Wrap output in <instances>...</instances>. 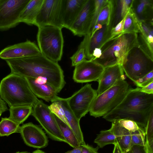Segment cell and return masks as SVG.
Instances as JSON below:
<instances>
[{"mask_svg":"<svg viewBox=\"0 0 153 153\" xmlns=\"http://www.w3.org/2000/svg\"><path fill=\"white\" fill-rule=\"evenodd\" d=\"M138 45L137 33H122L107 41L100 48L101 56L93 61L104 68L122 65L129 52Z\"/></svg>","mask_w":153,"mask_h":153,"instance_id":"4","label":"cell"},{"mask_svg":"<svg viewBox=\"0 0 153 153\" xmlns=\"http://www.w3.org/2000/svg\"><path fill=\"white\" fill-rule=\"evenodd\" d=\"M43 1V0H30L20 15V22L34 25Z\"/></svg>","mask_w":153,"mask_h":153,"instance_id":"23","label":"cell"},{"mask_svg":"<svg viewBox=\"0 0 153 153\" xmlns=\"http://www.w3.org/2000/svg\"><path fill=\"white\" fill-rule=\"evenodd\" d=\"M1 114H2L1 113H0V117Z\"/></svg>","mask_w":153,"mask_h":153,"instance_id":"50","label":"cell"},{"mask_svg":"<svg viewBox=\"0 0 153 153\" xmlns=\"http://www.w3.org/2000/svg\"><path fill=\"white\" fill-rule=\"evenodd\" d=\"M140 88H129L121 102L103 118L111 122L120 119L131 120L145 129L153 111V94L143 93Z\"/></svg>","mask_w":153,"mask_h":153,"instance_id":"2","label":"cell"},{"mask_svg":"<svg viewBox=\"0 0 153 153\" xmlns=\"http://www.w3.org/2000/svg\"><path fill=\"white\" fill-rule=\"evenodd\" d=\"M108 0H94L95 8L93 14L92 23L88 34L90 35L96 24V22L103 7L106 4Z\"/></svg>","mask_w":153,"mask_h":153,"instance_id":"36","label":"cell"},{"mask_svg":"<svg viewBox=\"0 0 153 153\" xmlns=\"http://www.w3.org/2000/svg\"><path fill=\"white\" fill-rule=\"evenodd\" d=\"M95 8L94 0H87L79 14L69 30L75 36L88 34Z\"/></svg>","mask_w":153,"mask_h":153,"instance_id":"13","label":"cell"},{"mask_svg":"<svg viewBox=\"0 0 153 153\" xmlns=\"http://www.w3.org/2000/svg\"><path fill=\"white\" fill-rule=\"evenodd\" d=\"M41 54L38 47L35 43L27 40L5 48L0 52V58L6 60L34 56Z\"/></svg>","mask_w":153,"mask_h":153,"instance_id":"15","label":"cell"},{"mask_svg":"<svg viewBox=\"0 0 153 153\" xmlns=\"http://www.w3.org/2000/svg\"><path fill=\"white\" fill-rule=\"evenodd\" d=\"M117 120L119 123L123 127L128 131L132 132L136 131L142 127L133 121L126 120L120 119Z\"/></svg>","mask_w":153,"mask_h":153,"instance_id":"38","label":"cell"},{"mask_svg":"<svg viewBox=\"0 0 153 153\" xmlns=\"http://www.w3.org/2000/svg\"><path fill=\"white\" fill-rule=\"evenodd\" d=\"M32 153H45L44 152L39 149L33 151Z\"/></svg>","mask_w":153,"mask_h":153,"instance_id":"48","label":"cell"},{"mask_svg":"<svg viewBox=\"0 0 153 153\" xmlns=\"http://www.w3.org/2000/svg\"><path fill=\"white\" fill-rule=\"evenodd\" d=\"M113 27L111 23L104 25L102 27L91 35L87 34L84 36L79 45L84 48L86 59L92 60V54L96 48H101L110 38L111 29Z\"/></svg>","mask_w":153,"mask_h":153,"instance_id":"14","label":"cell"},{"mask_svg":"<svg viewBox=\"0 0 153 153\" xmlns=\"http://www.w3.org/2000/svg\"><path fill=\"white\" fill-rule=\"evenodd\" d=\"M131 148L135 145L145 146L146 139L145 128L141 127L136 131L131 132Z\"/></svg>","mask_w":153,"mask_h":153,"instance_id":"32","label":"cell"},{"mask_svg":"<svg viewBox=\"0 0 153 153\" xmlns=\"http://www.w3.org/2000/svg\"><path fill=\"white\" fill-rule=\"evenodd\" d=\"M137 34L139 47L150 58L153 59V45L148 43L141 33Z\"/></svg>","mask_w":153,"mask_h":153,"instance_id":"34","label":"cell"},{"mask_svg":"<svg viewBox=\"0 0 153 153\" xmlns=\"http://www.w3.org/2000/svg\"><path fill=\"white\" fill-rule=\"evenodd\" d=\"M123 153H147L145 146H133L129 149Z\"/></svg>","mask_w":153,"mask_h":153,"instance_id":"42","label":"cell"},{"mask_svg":"<svg viewBox=\"0 0 153 153\" xmlns=\"http://www.w3.org/2000/svg\"><path fill=\"white\" fill-rule=\"evenodd\" d=\"M97 95V90L92 87L91 84L87 83L67 99L70 108L80 120L89 112L91 104Z\"/></svg>","mask_w":153,"mask_h":153,"instance_id":"10","label":"cell"},{"mask_svg":"<svg viewBox=\"0 0 153 153\" xmlns=\"http://www.w3.org/2000/svg\"><path fill=\"white\" fill-rule=\"evenodd\" d=\"M25 78L35 96L47 102H52L59 93L56 88L44 79Z\"/></svg>","mask_w":153,"mask_h":153,"instance_id":"17","label":"cell"},{"mask_svg":"<svg viewBox=\"0 0 153 153\" xmlns=\"http://www.w3.org/2000/svg\"><path fill=\"white\" fill-rule=\"evenodd\" d=\"M133 0H114L112 19L113 27L122 20L130 9Z\"/></svg>","mask_w":153,"mask_h":153,"instance_id":"24","label":"cell"},{"mask_svg":"<svg viewBox=\"0 0 153 153\" xmlns=\"http://www.w3.org/2000/svg\"><path fill=\"white\" fill-rule=\"evenodd\" d=\"M54 114L60 130L67 143L73 148L80 147L81 144L70 126Z\"/></svg>","mask_w":153,"mask_h":153,"instance_id":"26","label":"cell"},{"mask_svg":"<svg viewBox=\"0 0 153 153\" xmlns=\"http://www.w3.org/2000/svg\"><path fill=\"white\" fill-rule=\"evenodd\" d=\"M87 0H62L61 20L62 28L69 30Z\"/></svg>","mask_w":153,"mask_h":153,"instance_id":"19","label":"cell"},{"mask_svg":"<svg viewBox=\"0 0 153 153\" xmlns=\"http://www.w3.org/2000/svg\"><path fill=\"white\" fill-rule=\"evenodd\" d=\"M19 133L28 146L37 149L43 148L48 145L47 137L42 128L32 123L20 126Z\"/></svg>","mask_w":153,"mask_h":153,"instance_id":"16","label":"cell"},{"mask_svg":"<svg viewBox=\"0 0 153 153\" xmlns=\"http://www.w3.org/2000/svg\"><path fill=\"white\" fill-rule=\"evenodd\" d=\"M131 9L139 22H153V0H133Z\"/></svg>","mask_w":153,"mask_h":153,"instance_id":"21","label":"cell"},{"mask_svg":"<svg viewBox=\"0 0 153 153\" xmlns=\"http://www.w3.org/2000/svg\"><path fill=\"white\" fill-rule=\"evenodd\" d=\"M124 73L122 66L120 65L116 64L105 68L97 80V95L111 88L119 80L125 79Z\"/></svg>","mask_w":153,"mask_h":153,"instance_id":"18","label":"cell"},{"mask_svg":"<svg viewBox=\"0 0 153 153\" xmlns=\"http://www.w3.org/2000/svg\"><path fill=\"white\" fill-rule=\"evenodd\" d=\"M94 142L100 148L108 144L114 145L117 143L115 136L109 129L100 131L97 135Z\"/></svg>","mask_w":153,"mask_h":153,"instance_id":"30","label":"cell"},{"mask_svg":"<svg viewBox=\"0 0 153 153\" xmlns=\"http://www.w3.org/2000/svg\"><path fill=\"white\" fill-rule=\"evenodd\" d=\"M140 91L148 94H153V82L146 86L140 88Z\"/></svg>","mask_w":153,"mask_h":153,"instance_id":"43","label":"cell"},{"mask_svg":"<svg viewBox=\"0 0 153 153\" xmlns=\"http://www.w3.org/2000/svg\"><path fill=\"white\" fill-rule=\"evenodd\" d=\"M82 153H99L98 146L94 148L88 144H80Z\"/></svg>","mask_w":153,"mask_h":153,"instance_id":"41","label":"cell"},{"mask_svg":"<svg viewBox=\"0 0 153 153\" xmlns=\"http://www.w3.org/2000/svg\"><path fill=\"white\" fill-rule=\"evenodd\" d=\"M102 55V51L100 48H96L93 51L92 60H94L95 59L99 58Z\"/></svg>","mask_w":153,"mask_h":153,"instance_id":"44","label":"cell"},{"mask_svg":"<svg viewBox=\"0 0 153 153\" xmlns=\"http://www.w3.org/2000/svg\"><path fill=\"white\" fill-rule=\"evenodd\" d=\"M11 73L25 77L42 78L59 92L65 85L63 71L58 62L41 54L5 60Z\"/></svg>","mask_w":153,"mask_h":153,"instance_id":"1","label":"cell"},{"mask_svg":"<svg viewBox=\"0 0 153 153\" xmlns=\"http://www.w3.org/2000/svg\"><path fill=\"white\" fill-rule=\"evenodd\" d=\"M20 125L8 118H2L0 122V136H8L15 133H19Z\"/></svg>","mask_w":153,"mask_h":153,"instance_id":"29","label":"cell"},{"mask_svg":"<svg viewBox=\"0 0 153 153\" xmlns=\"http://www.w3.org/2000/svg\"><path fill=\"white\" fill-rule=\"evenodd\" d=\"M71 150L68 151L65 153H82V149L80 147L78 148H74Z\"/></svg>","mask_w":153,"mask_h":153,"instance_id":"46","label":"cell"},{"mask_svg":"<svg viewBox=\"0 0 153 153\" xmlns=\"http://www.w3.org/2000/svg\"><path fill=\"white\" fill-rule=\"evenodd\" d=\"M31 114L51 139L67 143L53 114L49 109L48 106L42 101L38 100L34 105Z\"/></svg>","mask_w":153,"mask_h":153,"instance_id":"8","label":"cell"},{"mask_svg":"<svg viewBox=\"0 0 153 153\" xmlns=\"http://www.w3.org/2000/svg\"><path fill=\"white\" fill-rule=\"evenodd\" d=\"M125 17L111 29L109 39L123 33Z\"/></svg>","mask_w":153,"mask_h":153,"instance_id":"40","label":"cell"},{"mask_svg":"<svg viewBox=\"0 0 153 153\" xmlns=\"http://www.w3.org/2000/svg\"><path fill=\"white\" fill-rule=\"evenodd\" d=\"M114 145L113 153H123L117 142Z\"/></svg>","mask_w":153,"mask_h":153,"instance_id":"47","label":"cell"},{"mask_svg":"<svg viewBox=\"0 0 153 153\" xmlns=\"http://www.w3.org/2000/svg\"><path fill=\"white\" fill-rule=\"evenodd\" d=\"M113 6L114 0H108L100 11L95 25H109L111 23Z\"/></svg>","mask_w":153,"mask_h":153,"instance_id":"27","label":"cell"},{"mask_svg":"<svg viewBox=\"0 0 153 153\" xmlns=\"http://www.w3.org/2000/svg\"><path fill=\"white\" fill-rule=\"evenodd\" d=\"M30 0H0V30H7L20 22V15Z\"/></svg>","mask_w":153,"mask_h":153,"instance_id":"9","label":"cell"},{"mask_svg":"<svg viewBox=\"0 0 153 153\" xmlns=\"http://www.w3.org/2000/svg\"><path fill=\"white\" fill-rule=\"evenodd\" d=\"M7 110L6 102L0 97V113L2 114Z\"/></svg>","mask_w":153,"mask_h":153,"instance_id":"45","label":"cell"},{"mask_svg":"<svg viewBox=\"0 0 153 153\" xmlns=\"http://www.w3.org/2000/svg\"><path fill=\"white\" fill-rule=\"evenodd\" d=\"M129 88L127 82L121 79L97 95L91 106L90 115L95 118L103 116L113 110L123 101Z\"/></svg>","mask_w":153,"mask_h":153,"instance_id":"5","label":"cell"},{"mask_svg":"<svg viewBox=\"0 0 153 153\" xmlns=\"http://www.w3.org/2000/svg\"><path fill=\"white\" fill-rule=\"evenodd\" d=\"M70 59L72 66H75L87 59L84 48L79 45L78 50L70 57Z\"/></svg>","mask_w":153,"mask_h":153,"instance_id":"37","label":"cell"},{"mask_svg":"<svg viewBox=\"0 0 153 153\" xmlns=\"http://www.w3.org/2000/svg\"><path fill=\"white\" fill-rule=\"evenodd\" d=\"M145 145L153 146V111L150 114L145 128Z\"/></svg>","mask_w":153,"mask_h":153,"instance_id":"33","label":"cell"},{"mask_svg":"<svg viewBox=\"0 0 153 153\" xmlns=\"http://www.w3.org/2000/svg\"><path fill=\"white\" fill-rule=\"evenodd\" d=\"M51 102V104L48 106V107L51 112L59 119L69 125L63 111L59 102L54 100Z\"/></svg>","mask_w":153,"mask_h":153,"instance_id":"35","label":"cell"},{"mask_svg":"<svg viewBox=\"0 0 153 153\" xmlns=\"http://www.w3.org/2000/svg\"><path fill=\"white\" fill-rule=\"evenodd\" d=\"M153 82V71L134 82L138 87L142 88Z\"/></svg>","mask_w":153,"mask_h":153,"instance_id":"39","label":"cell"},{"mask_svg":"<svg viewBox=\"0 0 153 153\" xmlns=\"http://www.w3.org/2000/svg\"><path fill=\"white\" fill-rule=\"evenodd\" d=\"M54 100L57 101L60 104L69 126L74 132L81 144H85L80 126V120L77 118L70 108L67 98L57 96Z\"/></svg>","mask_w":153,"mask_h":153,"instance_id":"20","label":"cell"},{"mask_svg":"<svg viewBox=\"0 0 153 153\" xmlns=\"http://www.w3.org/2000/svg\"><path fill=\"white\" fill-rule=\"evenodd\" d=\"M139 24L140 33L148 43L153 45V22H139Z\"/></svg>","mask_w":153,"mask_h":153,"instance_id":"31","label":"cell"},{"mask_svg":"<svg viewBox=\"0 0 153 153\" xmlns=\"http://www.w3.org/2000/svg\"><path fill=\"white\" fill-rule=\"evenodd\" d=\"M15 153H30L29 152H27L25 151V152H17Z\"/></svg>","mask_w":153,"mask_h":153,"instance_id":"49","label":"cell"},{"mask_svg":"<svg viewBox=\"0 0 153 153\" xmlns=\"http://www.w3.org/2000/svg\"><path fill=\"white\" fill-rule=\"evenodd\" d=\"M0 97L9 107H33L38 100L31 90L25 78L10 73L0 83Z\"/></svg>","mask_w":153,"mask_h":153,"instance_id":"3","label":"cell"},{"mask_svg":"<svg viewBox=\"0 0 153 153\" xmlns=\"http://www.w3.org/2000/svg\"><path fill=\"white\" fill-rule=\"evenodd\" d=\"M37 40L42 54L56 62L61 60L64 45L62 29L51 26L39 27Z\"/></svg>","mask_w":153,"mask_h":153,"instance_id":"6","label":"cell"},{"mask_svg":"<svg viewBox=\"0 0 153 153\" xmlns=\"http://www.w3.org/2000/svg\"><path fill=\"white\" fill-rule=\"evenodd\" d=\"M104 69L94 61L86 59L75 66L73 79L75 82L80 83L97 81Z\"/></svg>","mask_w":153,"mask_h":153,"instance_id":"12","label":"cell"},{"mask_svg":"<svg viewBox=\"0 0 153 153\" xmlns=\"http://www.w3.org/2000/svg\"><path fill=\"white\" fill-rule=\"evenodd\" d=\"M122 66L126 75L134 83L153 71V59L138 45L129 52Z\"/></svg>","mask_w":153,"mask_h":153,"instance_id":"7","label":"cell"},{"mask_svg":"<svg viewBox=\"0 0 153 153\" xmlns=\"http://www.w3.org/2000/svg\"><path fill=\"white\" fill-rule=\"evenodd\" d=\"M140 32L139 22L131 9L125 20L123 33H138Z\"/></svg>","mask_w":153,"mask_h":153,"instance_id":"28","label":"cell"},{"mask_svg":"<svg viewBox=\"0 0 153 153\" xmlns=\"http://www.w3.org/2000/svg\"><path fill=\"white\" fill-rule=\"evenodd\" d=\"M111 123V126L109 130L115 136L122 152L125 153L131 148V131L122 126L117 120Z\"/></svg>","mask_w":153,"mask_h":153,"instance_id":"22","label":"cell"},{"mask_svg":"<svg viewBox=\"0 0 153 153\" xmlns=\"http://www.w3.org/2000/svg\"><path fill=\"white\" fill-rule=\"evenodd\" d=\"M62 0H43L34 25L38 28L51 26L61 29V11Z\"/></svg>","mask_w":153,"mask_h":153,"instance_id":"11","label":"cell"},{"mask_svg":"<svg viewBox=\"0 0 153 153\" xmlns=\"http://www.w3.org/2000/svg\"><path fill=\"white\" fill-rule=\"evenodd\" d=\"M10 116L8 118L20 125L22 123L32 114L33 106H20L10 108Z\"/></svg>","mask_w":153,"mask_h":153,"instance_id":"25","label":"cell"}]
</instances>
